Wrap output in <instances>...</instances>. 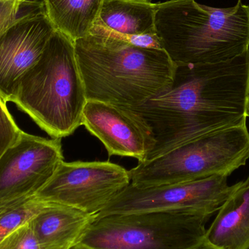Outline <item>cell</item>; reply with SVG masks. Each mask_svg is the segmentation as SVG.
Returning <instances> with one entry per match:
<instances>
[{
    "mask_svg": "<svg viewBox=\"0 0 249 249\" xmlns=\"http://www.w3.org/2000/svg\"><path fill=\"white\" fill-rule=\"evenodd\" d=\"M249 50L228 61L177 65L171 86L136 109L155 144L146 161L199 136L247 124Z\"/></svg>",
    "mask_w": 249,
    "mask_h": 249,
    "instance_id": "1",
    "label": "cell"
},
{
    "mask_svg": "<svg viewBox=\"0 0 249 249\" xmlns=\"http://www.w3.org/2000/svg\"><path fill=\"white\" fill-rule=\"evenodd\" d=\"M17 1H20V0H17Z\"/></svg>",
    "mask_w": 249,
    "mask_h": 249,
    "instance_id": "23",
    "label": "cell"
},
{
    "mask_svg": "<svg viewBox=\"0 0 249 249\" xmlns=\"http://www.w3.org/2000/svg\"><path fill=\"white\" fill-rule=\"evenodd\" d=\"M96 217L75 208L48 203L30 224L40 249H72Z\"/></svg>",
    "mask_w": 249,
    "mask_h": 249,
    "instance_id": "12",
    "label": "cell"
},
{
    "mask_svg": "<svg viewBox=\"0 0 249 249\" xmlns=\"http://www.w3.org/2000/svg\"><path fill=\"white\" fill-rule=\"evenodd\" d=\"M55 32L41 1L0 36V96L6 103L18 80L38 61Z\"/></svg>",
    "mask_w": 249,
    "mask_h": 249,
    "instance_id": "10",
    "label": "cell"
},
{
    "mask_svg": "<svg viewBox=\"0 0 249 249\" xmlns=\"http://www.w3.org/2000/svg\"><path fill=\"white\" fill-rule=\"evenodd\" d=\"M63 161L61 139L22 131L0 157V203L35 196Z\"/></svg>",
    "mask_w": 249,
    "mask_h": 249,
    "instance_id": "9",
    "label": "cell"
},
{
    "mask_svg": "<svg viewBox=\"0 0 249 249\" xmlns=\"http://www.w3.org/2000/svg\"><path fill=\"white\" fill-rule=\"evenodd\" d=\"M83 125L105 145L109 155L131 157L146 162L155 139L145 120L132 109L88 100Z\"/></svg>",
    "mask_w": 249,
    "mask_h": 249,
    "instance_id": "11",
    "label": "cell"
},
{
    "mask_svg": "<svg viewBox=\"0 0 249 249\" xmlns=\"http://www.w3.org/2000/svg\"><path fill=\"white\" fill-rule=\"evenodd\" d=\"M190 249H221L218 248V247H215V246L212 245L210 243L206 241V240H203L201 242L199 243L197 245H196V247H193V248Z\"/></svg>",
    "mask_w": 249,
    "mask_h": 249,
    "instance_id": "20",
    "label": "cell"
},
{
    "mask_svg": "<svg viewBox=\"0 0 249 249\" xmlns=\"http://www.w3.org/2000/svg\"><path fill=\"white\" fill-rule=\"evenodd\" d=\"M228 177L141 187L129 184L96 216L149 212H193L212 216L233 190Z\"/></svg>",
    "mask_w": 249,
    "mask_h": 249,
    "instance_id": "7",
    "label": "cell"
},
{
    "mask_svg": "<svg viewBox=\"0 0 249 249\" xmlns=\"http://www.w3.org/2000/svg\"><path fill=\"white\" fill-rule=\"evenodd\" d=\"M10 102L53 138L67 137L83 125L88 99L74 42L55 31L38 61L18 80Z\"/></svg>",
    "mask_w": 249,
    "mask_h": 249,
    "instance_id": "4",
    "label": "cell"
},
{
    "mask_svg": "<svg viewBox=\"0 0 249 249\" xmlns=\"http://www.w3.org/2000/svg\"><path fill=\"white\" fill-rule=\"evenodd\" d=\"M42 0H20V2L23 4H32V3L37 2V1H40Z\"/></svg>",
    "mask_w": 249,
    "mask_h": 249,
    "instance_id": "21",
    "label": "cell"
},
{
    "mask_svg": "<svg viewBox=\"0 0 249 249\" xmlns=\"http://www.w3.org/2000/svg\"><path fill=\"white\" fill-rule=\"evenodd\" d=\"M88 100L135 109L168 89L177 65L163 49L143 48L99 32L74 42Z\"/></svg>",
    "mask_w": 249,
    "mask_h": 249,
    "instance_id": "2",
    "label": "cell"
},
{
    "mask_svg": "<svg viewBox=\"0 0 249 249\" xmlns=\"http://www.w3.org/2000/svg\"><path fill=\"white\" fill-rule=\"evenodd\" d=\"M0 249H40L30 222L6 237L0 243Z\"/></svg>",
    "mask_w": 249,
    "mask_h": 249,
    "instance_id": "18",
    "label": "cell"
},
{
    "mask_svg": "<svg viewBox=\"0 0 249 249\" xmlns=\"http://www.w3.org/2000/svg\"><path fill=\"white\" fill-rule=\"evenodd\" d=\"M45 14L55 28L75 42L90 34L104 0H42Z\"/></svg>",
    "mask_w": 249,
    "mask_h": 249,
    "instance_id": "15",
    "label": "cell"
},
{
    "mask_svg": "<svg viewBox=\"0 0 249 249\" xmlns=\"http://www.w3.org/2000/svg\"><path fill=\"white\" fill-rule=\"evenodd\" d=\"M205 240L221 249H249V176L235 184Z\"/></svg>",
    "mask_w": 249,
    "mask_h": 249,
    "instance_id": "13",
    "label": "cell"
},
{
    "mask_svg": "<svg viewBox=\"0 0 249 249\" xmlns=\"http://www.w3.org/2000/svg\"><path fill=\"white\" fill-rule=\"evenodd\" d=\"M47 203L35 196L0 203V243L13 231L30 222Z\"/></svg>",
    "mask_w": 249,
    "mask_h": 249,
    "instance_id": "16",
    "label": "cell"
},
{
    "mask_svg": "<svg viewBox=\"0 0 249 249\" xmlns=\"http://www.w3.org/2000/svg\"><path fill=\"white\" fill-rule=\"evenodd\" d=\"M21 133L9 112L6 102L0 96V157L18 140Z\"/></svg>",
    "mask_w": 249,
    "mask_h": 249,
    "instance_id": "17",
    "label": "cell"
},
{
    "mask_svg": "<svg viewBox=\"0 0 249 249\" xmlns=\"http://www.w3.org/2000/svg\"><path fill=\"white\" fill-rule=\"evenodd\" d=\"M155 30L176 65L228 61L249 50V6L217 8L196 0L158 3Z\"/></svg>",
    "mask_w": 249,
    "mask_h": 249,
    "instance_id": "3",
    "label": "cell"
},
{
    "mask_svg": "<svg viewBox=\"0 0 249 249\" xmlns=\"http://www.w3.org/2000/svg\"><path fill=\"white\" fill-rule=\"evenodd\" d=\"M210 217L193 212L99 216L72 249H190L204 239Z\"/></svg>",
    "mask_w": 249,
    "mask_h": 249,
    "instance_id": "6",
    "label": "cell"
},
{
    "mask_svg": "<svg viewBox=\"0 0 249 249\" xmlns=\"http://www.w3.org/2000/svg\"><path fill=\"white\" fill-rule=\"evenodd\" d=\"M130 184L129 171L117 164L63 161L35 197L45 203L70 206L96 216Z\"/></svg>",
    "mask_w": 249,
    "mask_h": 249,
    "instance_id": "8",
    "label": "cell"
},
{
    "mask_svg": "<svg viewBox=\"0 0 249 249\" xmlns=\"http://www.w3.org/2000/svg\"><path fill=\"white\" fill-rule=\"evenodd\" d=\"M30 4H23L17 0H0V36L25 13L23 10Z\"/></svg>",
    "mask_w": 249,
    "mask_h": 249,
    "instance_id": "19",
    "label": "cell"
},
{
    "mask_svg": "<svg viewBox=\"0 0 249 249\" xmlns=\"http://www.w3.org/2000/svg\"><path fill=\"white\" fill-rule=\"evenodd\" d=\"M248 118H249V109H248Z\"/></svg>",
    "mask_w": 249,
    "mask_h": 249,
    "instance_id": "22",
    "label": "cell"
},
{
    "mask_svg": "<svg viewBox=\"0 0 249 249\" xmlns=\"http://www.w3.org/2000/svg\"><path fill=\"white\" fill-rule=\"evenodd\" d=\"M158 8L152 0H104L96 23L121 35H155Z\"/></svg>",
    "mask_w": 249,
    "mask_h": 249,
    "instance_id": "14",
    "label": "cell"
},
{
    "mask_svg": "<svg viewBox=\"0 0 249 249\" xmlns=\"http://www.w3.org/2000/svg\"><path fill=\"white\" fill-rule=\"evenodd\" d=\"M249 131L247 124L199 136L129 171L130 184L146 187L187 182L215 175L229 177L247 164Z\"/></svg>",
    "mask_w": 249,
    "mask_h": 249,
    "instance_id": "5",
    "label": "cell"
}]
</instances>
